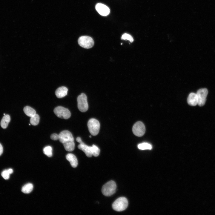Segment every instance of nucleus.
Here are the masks:
<instances>
[{
    "label": "nucleus",
    "instance_id": "f257e3e1",
    "mask_svg": "<svg viewBox=\"0 0 215 215\" xmlns=\"http://www.w3.org/2000/svg\"><path fill=\"white\" fill-rule=\"evenodd\" d=\"M128 205L127 199L124 197L119 198L113 203L112 207L113 209L117 211H121L125 210Z\"/></svg>",
    "mask_w": 215,
    "mask_h": 215
},
{
    "label": "nucleus",
    "instance_id": "f03ea898",
    "mask_svg": "<svg viewBox=\"0 0 215 215\" xmlns=\"http://www.w3.org/2000/svg\"><path fill=\"white\" fill-rule=\"evenodd\" d=\"M116 188V183L111 180L105 184L102 190L103 194L106 196H110L114 194Z\"/></svg>",
    "mask_w": 215,
    "mask_h": 215
},
{
    "label": "nucleus",
    "instance_id": "7ed1b4c3",
    "mask_svg": "<svg viewBox=\"0 0 215 215\" xmlns=\"http://www.w3.org/2000/svg\"><path fill=\"white\" fill-rule=\"evenodd\" d=\"M87 126L89 131L92 135L95 136L98 134L100 124L98 120L94 118L90 119L88 122Z\"/></svg>",
    "mask_w": 215,
    "mask_h": 215
},
{
    "label": "nucleus",
    "instance_id": "20e7f679",
    "mask_svg": "<svg viewBox=\"0 0 215 215\" xmlns=\"http://www.w3.org/2000/svg\"><path fill=\"white\" fill-rule=\"evenodd\" d=\"M77 106L79 110L82 112L87 111L88 108L87 98L86 95L82 93L77 98Z\"/></svg>",
    "mask_w": 215,
    "mask_h": 215
},
{
    "label": "nucleus",
    "instance_id": "39448f33",
    "mask_svg": "<svg viewBox=\"0 0 215 215\" xmlns=\"http://www.w3.org/2000/svg\"><path fill=\"white\" fill-rule=\"evenodd\" d=\"M79 45L82 47L89 49L94 45V42L93 39L88 36H84L79 37L78 39Z\"/></svg>",
    "mask_w": 215,
    "mask_h": 215
},
{
    "label": "nucleus",
    "instance_id": "423d86ee",
    "mask_svg": "<svg viewBox=\"0 0 215 215\" xmlns=\"http://www.w3.org/2000/svg\"><path fill=\"white\" fill-rule=\"evenodd\" d=\"M53 111L55 115L60 118L67 119L71 116V113L69 110L62 106L56 107L54 109Z\"/></svg>",
    "mask_w": 215,
    "mask_h": 215
},
{
    "label": "nucleus",
    "instance_id": "0eeeda50",
    "mask_svg": "<svg viewBox=\"0 0 215 215\" xmlns=\"http://www.w3.org/2000/svg\"><path fill=\"white\" fill-rule=\"evenodd\" d=\"M132 130L133 133L135 135L139 137L142 136L145 133V126L142 122L138 121L134 124Z\"/></svg>",
    "mask_w": 215,
    "mask_h": 215
},
{
    "label": "nucleus",
    "instance_id": "6e6552de",
    "mask_svg": "<svg viewBox=\"0 0 215 215\" xmlns=\"http://www.w3.org/2000/svg\"><path fill=\"white\" fill-rule=\"evenodd\" d=\"M208 93V90L205 88L199 89L197 91L196 94L198 99V105L199 106H202L205 104Z\"/></svg>",
    "mask_w": 215,
    "mask_h": 215
},
{
    "label": "nucleus",
    "instance_id": "1a4fd4ad",
    "mask_svg": "<svg viewBox=\"0 0 215 215\" xmlns=\"http://www.w3.org/2000/svg\"><path fill=\"white\" fill-rule=\"evenodd\" d=\"M59 140L62 144L70 141H74L72 134L67 130H64L59 134Z\"/></svg>",
    "mask_w": 215,
    "mask_h": 215
},
{
    "label": "nucleus",
    "instance_id": "9d476101",
    "mask_svg": "<svg viewBox=\"0 0 215 215\" xmlns=\"http://www.w3.org/2000/svg\"><path fill=\"white\" fill-rule=\"evenodd\" d=\"M95 8L97 12L101 15L106 16L110 13L109 8L106 5L101 3L96 4Z\"/></svg>",
    "mask_w": 215,
    "mask_h": 215
},
{
    "label": "nucleus",
    "instance_id": "9b49d317",
    "mask_svg": "<svg viewBox=\"0 0 215 215\" xmlns=\"http://www.w3.org/2000/svg\"><path fill=\"white\" fill-rule=\"evenodd\" d=\"M78 148L83 151L88 157H91L92 156L91 146H88L84 142L80 144L78 146Z\"/></svg>",
    "mask_w": 215,
    "mask_h": 215
},
{
    "label": "nucleus",
    "instance_id": "f8f14e48",
    "mask_svg": "<svg viewBox=\"0 0 215 215\" xmlns=\"http://www.w3.org/2000/svg\"><path fill=\"white\" fill-rule=\"evenodd\" d=\"M188 104L192 106H195L198 104V99L196 93H191L187 98Z\"/></svg>",
    "mask_w": 215,
    "mask_h": 215
},
{
    "label": "nucleus",
    "instance_id": "ddd939ff",
    "mask_svg": "<svg viewBox=\"0 0 215 215\" xmlns=\"http://www.w3.org/2000/svg\"><path fill=\"white\" fill-rule=\"evenodd\" d=\"M68 89L64 86L58 88L56 90L55 94L58 98H62L67 94Z\"/></svg>",
    "mask_w": 215,
    "mask_h": 215
},
{
    "label": "nucleus",
    "instance_id": "4468645a",
    "mask_svg": "<svg viewBox=\"0 0 215 215\" xmlns=\"http://www.w3.org/2000/svg\"><path fill=\"white\" fill-rule=\"evenodd\" d=\"M66 159L69 162L73 168H76L78 164L77 159L75 155L72 153H69L66 156Z\"/></svg>",
    "mask_w": 215,
    "mask_h": 215
},
{
    "label": "nucleus",
    "instance_id": "2eb2a0df",
    "mask_svg": "<svg viewBox=\"0 0 215 215\" xmlns=\"http://www.w3.org/2000/svg\"><path fill=\"white\" fill-rule=\"evenodd\" d=\"M10 120V116L7 114L4 115L1 120V126L3 129L6 128L8 125Z\"/></svg>",
    "mask_w": 215,
    "mask_h": 215
},
{
    "label": "nucleus",
    "instance_id": "dca6fc26",
    "mask_svg": "<svg viewBox=\"0 0 215 215\" xmlns=\"http://www.w3.org/2000/svg\"><path fill=\"white\" fill-rule=\"evenodd\" d=\"M65 150L68 151H71L74 149L75 143L74 141H70L62 144Z\"/></svg>",
    "mask_w": 215,
    "mask_h": 215
},
{
    "label": "nucleus",
    "instance_id": "f3484780",
    "mask_svg": "<svg viewBox=\"0 0 215 215\" xmlns=\"http://www.w3.org/2000/svg\"><path fill=\"white\" fill-rule=\"evenodd\" d=\"M23 110L25 114L29 117H31L36 114L35 110L29 106L25 107Z\"/></svg>",
    "mask_w": 215,
    "mask_h": 215
},
{
    "label": "nucleus",
    "instance_id": "a211bd4d",
    "mask_svg": "<svg viewBox=\"0 0 215 215\" xmlns=\"http://www.w3.org/2000/svg\"><path fill=\"white\" fill-rule=\"evenodd\" d=\"M33 185L30 183H27L24 185L22 188V191L24 194H29L33 190Z\"/></svg>",
    "mask_w": 215,
    "mask_h": 215
},
{
    "label": "nucleus",
    "instance_id": "6ab92c4d",
    "mask_svg": "<svg viewBox=\"0 0 215 215\" xmlns=\"http://www.w3.org/2000/svg\"><path fill=\"white\" fill-rule=\"evenodd\" d=\"M40 117L39 115L36 114L35 115L30 117V124L33 125H37L39 121Z\"/></svg>",
    "mask_w": 215,
    "mask_h": 215
},
{
    "label": "nucleus",
    "instance_id": "aec40b11",
    "mask_svg": "<svg viewBox=\"0 0 215 215\" xmlns=\"http://www.w3.org/2000/svg\"><path fill=\"white\" fill-rule=\"evenodd\" d=\"M139 149L142 150H150L152 148L151 145L148 143L146 142H144L139 144L138 145Z\"/></svg>",
    "mask_w": 215,
    "mask_h": 215
},
{
    "label": "nucleus",
    "instance_id": "412c9836",
    "mask_svg": "<svg viewBox=\"0 0 215 215\" xmlns=\"http://www.w3.org/2000/svg\"><path fill=\"white\" fill-rule=\"evenodd\" d=\"M52 149L50 146H47L44 148L43 150L44 153L49 157L52 156Z\"/></svg>",
    "mask_w": 215,
    "mask_h": 215
},
{
    "label": "nucleus",
    "instance_id": "4be33fe9",
    "mask_svg": "<svg viewBox=\"0 0 215 215\" xmlns=\"http://www.w3.org/2000/svg\"><path fill=\"white\" fill-rule=\"evenodd\" d=\"M91 151L93 155L96 157L98 156L100 153V150L96 145H93L91 146Z\"/></svg>",
    "mask_w": 215,
    "mask_h": 215
},
{
    "label": "nucleus",
    "instance_id": "5701e85b",
    "mask_svg": "<svg viewBox=\"0 0 215 215\" xmlns=\"http://www.w3.org/2000/svg\"><path fill=\"white\" fill-rule=\"evenodd\" d=\"M121 39L122 40H128L131 42H132L133 41V39L132 37L130 34L127 33H125L123 34L121 37Z\"/></svg>",
    "mask_w": 215,
    "mask_h": 215
},
{
    "label": "nucleus",
    "instance_id": "b1692460",
    "mask_svg": "<svg viewBox=\"0 0 215 215\" xmlns=\"http://www.w3.org/2000/svg\"><path fill=\"white\" fill-rule=\"evenodd\" d=\"M10 174L8 172L7 170H5L1 173V175L5 179H8L10 178Z\"/></svg>",
    "mask_w": 215,
    "mask_h": 215
},
{
    "label": "nucleus",
    "instance_id": "393cba45",
    "mask_svg": "<svg viewBox=\"0 0 215 215\" xmlns=\"http://www.w3.org/2000/svg\"><path fill=\"white\" fill-rule=\"evenodd\" d=\"M51 139L54 140H56L59 139V134L56 133L52 134L50 136Z\"/></svg>",
    "mask_w": 215,
    "mask_h": 215
},
{
    "label": "nucleus",
    "instance_id": "a878e982",
    "mask_svg": "<svg viewBox=\"0 0 215 215\" xmlns=\"http://www.w3.org/2000/svg\"><path fill=\"white\" fill-rule=\"evenodd\" d=\"M76 140L80 144H82L84 143V142L82 141L81 138L79 137H78L76 138Z\"/></svg>",
    "mask_w": 215,
    "mask_h": 215
},
{
    "label": "nucleus",
    "instance_id": "bb28decb",
    "mask_svg": "<svg viewBox=\"0 0 215 215\" xmlns=\"http://www.w3.org/2000/svg\"><path fill=\"white\" fill-rule=\"evenodd\" d=\"M3 152V148L1 144L0 143V156L2 154Z\"/></svg>",
    "mask_w": 215,
    "mask_h": 215
},
{
    "label": "nucleus",
    "instance_id": "cd10ccee",
    "mask_svg": "<svg viewBox=\"0 0 215 215\" xmlns=\"http://www.w3.org/2000/svg\"><path fill=\"white\" fill-rule=\"evenodd\" d=\"M7 171L10 174H12L13 172V170L11 168H9L7 169Z\"/></svg>",
    "mask_w": 215,
    "mask_h": 215
},
{
    "label": "nucleus",
    "instance_id": "c85d7f7f",
    "mask_svg": "<svg viewBox=\"0 0 215 215\" xmlns=\"http://www.w3.org/2000/svg\"><path fill=\"white\" fill-rule=\"evenodd\" d=\"M89 137H90V138H91V136H89Z\"/></svg>",
    "mask_w": 215,
    "mask_h": 215
},
{
    "label": "nucleus",
    "instance_id": "c756f323",
    "mask_svg": "<svg viewBox=\"0 0 215 215\" xmlns=\"http://www.w3.org/2000/svg\"><path fill=\"white\" fill-rule=\"evenodd\" d=\"M4 115H5V113H4Z\"/></svg>",
    "mask_w": 215,
    "mask_h": 215
},
{
    "label": "nucleus",
    "instance_id": "7c9ffc66",
    "mask_svg": "<svg viewBox=\"0 0 215 215\" xmlns=\"http://www.w3.org/2000/svg\"><path fill=\"white\" fill-rule=\"evenodd\" d=\"M122 44V43L121 44Z\"/></svg>",
    "mask_w": 215,
    "mask_h": 215
},
{
    "label": "nucleus",
    "instance_id": "2f4dec72",
    "mask_svg": "<svg viewBox=\"0 0 215 215\" xmlns=\"http://www.w3.org/2000/svg\"><path fill=\"white\" fill-rule=\"evenodd\" d=\"M29 125H30V124H29Z\"/></svg>",
    "mask_w": 215,
    "mask_h": 215
}]
</instances>
